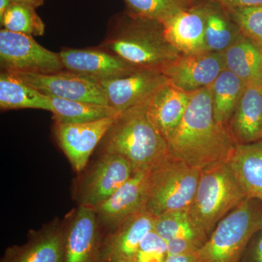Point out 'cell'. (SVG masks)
Returning <instances> with one entry per match:
<instances>
[{
	"mask_svg": "<svg viewBox=\"0 0 262 262\" xmlns=\"http://www.w3.org/2000/svg\"><path fill=\"white\" fill-rule=\"evenodd\" d=\"M0 108L2 111L36 108L52 112L51 98L24 82L18 75L2 71L0 74Z\"/></svg>",
	"mask_w": 262,
	"mask_h": 262,
	"instance_id": "cell-22",
	"label": "cell"
},
{
	"mask_svg": "<svg viewBox=\"0 0 262 262\" xmlns=\"http://www.w3.org/2000/svg\"><path fill=\"white\" fill-rule=\"evenodd\" d=\"M153 230L166 242L170 239L187 238L204 244L208 239L196 229L186 211L167 212L155 216Z\"/></svg>",
	"mask_w": 262,
	"mask_h": 262,
	"instance_id": "cell-27",
	"label": "cell"
},
{
	"mask_svg": "<svg viewBox=\"0 0 262 262\" xmlns=\"http://www.w3.org/2000/svg\"><path fill=\"white\" fill-rule=\"evenodd\" d=\"M226 69L246 84L262 83V49L243 34L225 52Z\"/></svg>",
	"mask_w": 262,
	"mask_h": 262,
	"instance_id": "cell-23",
	"label": "cell"
},
{
	"mask_svg": "<svg viewBox=\"0 0 262 262\" xmlns=\"http://www.w3.org/2000/svg\"><path fill=\"white\" fill-rule=\"evenodd\" d=\"M14 74L31 87L48 96L71 101L108 105L102 88L97 81L75 72L63 70L48 75Z\"/></svg>",
	"mask_w": 262,
	"mask_h": 262,
	"instance_id": "cell-9",
	"label": "cell"
},
{
	"mask_svg": "<svg viewBox=\"0 0 262 262\" xmlns=\"http://www.w3.org/2000/svg\"><path fill=\"white\" fill-rule=\"evenodd\" d=\"M225 69V53L206 51L181 55L162 72L170 84L191 94L211 85Z\"/></svg>",
	"mask_w": 262,
	"mask_h": 262,
	"instance_id": "cell-11",
	"label": "cell"
},
{
	"mask_svg": "<svg viewBox=\"0 0 262 262\" xmlns=\"http://www.w3.org/2000/svg\"><path fill=\"white\" fill-rule=\"evenodd\" d=\"M225 10L235 8L261 6L262 0H209Z\"/></svg>",
	"mask_w": 262,
	"mask_h": 262,
	"instance_id": "cell-33",
	"label": "cell"
},
{
	"mask_svg": "<svg viewBox=\"0 0 262 262\" xmlns=\"http://www.w3.org/2000/svg\"><path fill=\"white\" fill-rule=\"evenodd\" d=\"M253 261L262 262V236L258 238L253 251Z\"/></svg>",
	"mask_w": 262,
	"mask_h": 262,
	"instance_id": "cell-35",
	"label": "cell"
},
{
	"mask_svg": "<svg viewBox=\"0 0 262 262\" xmlns=\"http://www.w3.org/2000/svg\"><path fill=\"white\" fill-rule=\"evenodd\" d=\"M204 5L206 13L205 39L208 51L224 53L241 35L226 10L219 5Z\"/></svg>",
	"mask_w": 262,
	"mask_h": 262,
	"instance_id": "cell-25",
	"label": "cell"
},
{
	"mask_svg": "<svg viewBox=\"0 0 262 262\" xmlns=\"http://www.w3.org/2000/svg\"><path fill=\"white\" fill-rule=\"evenodd\" d=\"M13 3V0H0V19L3 18L5 12Z\"/></svg>",
	"mask_w": 262,
	"mask_h": 262,
	"instance_id": "cell-37",
	"label": "cell"
},
{
	"mask_svg": "<svg viewBox=\"0 0 262 262\" xmlns=\"http://www.w3.org/2000/svg\"><path fill=\"white\" fill-rule=\"evenodd\" d=\"M107 262H136L135 258L119 257L113 258Z\"/></svg>",
	"mask_w": 262,
	"mask_h": 262,
	"instance_id": "cell-38",
	"label": "cell"
},
{
	"mask_svg": "<svg viewBox=\"0 0 262 262\" xmlns=\"http://www.w3.org/2000/svg\"><path fill=\"white\" fill-rule=\"evenodd\" d=\"M201 170L171 157L150 170L146 211L155 216L167 212L189 211Z\"/></svg>",
	"mask_w": 262,
	"mask_h": 262,
	"instance_id": "cell-5",
	"label": "cell"
},
{
	"mask_svg": "<svg viewBox=\"0 0 262 262\" xmlns=\"http://www.w3.org/2000/svg\"><path fill=\"white\" fill-rule=\"evenodd\" d=\"M63 224L51 222L29 234L28 241L5 251L1 262H63Z\"/></svg>",
	"mask_w": 262,
	"mask_h": 262,
	"instance_id": "cell-17",
	"label": "cell"
},
{
	"mask_svg": "<svg viewBox=\"0 0 262 262\" xmlns=\"http://www.w3.org/2000/svg\"><path fill=\"white\" fill-rule=\"evenodd\" d=\"M2 29L29 36H42L46 25L35 8L13 3L0 19Z\"/></svg>",
	"mask_w": 262,
	"mask_h": 262,
	"instance_id": "cell-28",
	"label": "cell"
},
{
	"mask_svg": "<svg viewBox=\"0 0 262 262\" xmlns=\"http://www.w3.org/2000/svg\"><path fill=\"white\" fill-rule=\"evenodd\" d=\"M195 254L179 255V256H168L165 262H194Z\"/></svg>",
	"mask_w": 262,
	"mask_h": 262,
	"instance_id": "cell-34",
	"label": "cell"
},
{
	"mask_svg": "<svg viewBox=\"0 0 262 262\" xmlns=\"http://www.w3.org/2000/svg\"><path fill=\"white\" fill-rule=\"evenodd\" d=\"M246 84L225 69L211 85L215 120L229 127Z\"/></svg>",
	"mask_w": 262,
	"mask_h": 262,
	"instance_id": "cell-24",
	"label": "cell"
},
{
	"mask_svg": "<svg viewBox=\"0 0 262 262\" xmlns=\"http://www.w3.org/2000/svg\"><path fill=\"white\" fill-rule=\"evenodd\" d=\"M229 128L237 144L262 140V83L246 84Z\"/></svg>",
	"mask_w": 262,
	"mask_h": 262,
	"instance_id": "cell-20",
	"label": "cell"
},
{
	"mask_svg": "<svg viewBox=\"0 0 262 262\" xmlns=\"http://www.w3.org/2000/svg\"><path fill=\"white\" fill-rule=\"evenodd\" d=\"M59 55L64 70L97 82L125 77L140 70L98 46L83 49L63 48Z\"/></svg>",
	"mask_w": 262,
	"mask_h": 262,
	"instance_id": "cell-14",
	"label": "cell"
},
{
	"mask_svg": "<svg viewBox=\"0 0 262 262\" xmlns=\"http://www.w3.org/2000/svg\"><path fill=\"white\" fill-rule=\"evenodd\" d=\"M98 48L139 69L163 72L181 56L165 39L163 24L126 11L113 15Z\"/></svg>",
	"mask_w": 262,
	"mask_h": 262,
	"instance_id": "cell-2",
	"label": "cell"
},
{
	"mask_svg": "<svg viewBox=\"0 0 262 262\" xmlns=\"http://www.w3.org/2000/svg\"><path fill=\"white\" fill-rule=\"evenodd\" d=\"M149 99L117 115L100 143L102 154L125 158L134 172L150 171L170 157L168 142L148 117Z\"/></svg>",
	"mask_w": 262,
	"mask_h": 262,
	"instance_id": "cell-3",
	"label": "cell"
},
{
	"mask_svg": "<svg viewBox=\"0 0 262 262\" xmlns=\"http://www.w3.org/2000/svg\"><path fill=\"white\" fill-rule=\"evenodd\" d=\"M167 142L171 158L201 170L230 159L237 143L230 128L215 120L211 85L191 93L184 116Z\"/></svg>",
	"mask_w": 262,
	"mask_h": 262,
	"instance_id": "cell-1",
	"label": "cell"
},
{
	"mask_svg": "<svg viewBox=\"0 0 262 262\" xmlns=\"http://www.w3.org/2000/svg\"><path fill=\"white\" fill-rule=\"evenodd\" d=\"M94 208L79 206L63 224V262H100L101 244Z\"/></svg>",
	"mask_w": 262,
	"mask_h": 262,
	"instance_id": "cell-10",
	"label": "cell"
},
{
	"mask_svg": "<svg viewBox=\"0 0 262 262\" xmlns=\"http://www.w3.org/2000/svg\"><path fill=\"white\" fill-rule=\"evenodd\" d=\"M117 116L82 123L55 122V135L74 170H83Z\"/></svg>",
	"mask_w": 262,
	"mask_h": 262,
	"instance_id": "cell-12",
	"label": "cell"
},
{
	"mask_svg": "<svg viewBox=\"0 0 262 262\" xmlns=\"http://www.w3.org/2000/svg\"><path fill=\"white\" fill-rule=\"evenodd\" d=\"M50 96L55 122L82 123L117 116L119 114L108 105L71 101Z\"/></svg>",
	"mask_w": 262,
	"mask_h": 262,
	"instance_id": "cell-26",
	"label": "cell"
},
{
	"mask_svg": "<svg viewBox=\"0 0 262 262\" xmlns=\"http://www.w3.org/2000/svg\"><path fill=\"white\" fill-rule=\"evenodd\" d=\"M98 82L102 88L108 106L120 115L144 102L170 82L160 71L140 69L125 77Z\"/></svg>",
	"mask_w": 262,
	"mask_h": 262,
	"instance_id": "cell-13",
	"label": "cell"
},
{
	"mask_svg": "<svg viewBox=\"0 0 262 262\" xmlns=\"http://www.w3.org/2000/svg\"><path fill=\"white\" fill-rule=\"evenodd\" d=\"M149 172H134L107 201L94 208L103 225L115 229L130 215L146 209Z\"/></svg>",
	"mask_w": 262,
	"mask_h": 262,
	"instance_id": "cell-15",
	"label": "cell"
},
{
	"mask_svg": "<svg viewBox=\"0 0 262 262\" xmlns=\"http://www.w3.org/2000/svg\"><path fill=\"white\" fill-rule=\"evenodd\" d=\"M155 219L144 209L122 222L103 243L100 262L119 257L135 258L143 239L154 229Z\"/></svg>",
	"mask_w": 262,
	"mask_h": 262,
	"instance_id": "cell-18",
	"label": "cell"
},
{
	"mask_svg": "<svg viewBox=\"0 0 262 262\" xmlns=\"http://www.w3.org/2000/svg\"><path fill=\"white\" fill-rule=\"evenodd\" d=\"M229 162L248 199L262 201V140L237 144Z\"/></svg>",
	"mask_w": 262,
	"mask_h": 262,
	"instance_id": "cell-21",
	"label": "cell"
},
{
	"mask_svg": "<svg viewBox=\"0 0 262 262\" xmlns=\"http://www.w3.org/2000/svg\"><path fill=\"white\" fill-rule=\"evenodd\" d=\"M125 11L140 18L163 24L179 12L189 8L187 0H123Z\"/></svg>",
	"mask_w": 262,
	"mask_h": 262,
	"instance_id": "cell-29",
	"label": "cell"
},
{
	"mask_svg": "<svg viewBox=\"0 0 262 262\" xmlns=\"http://www.w3.org/2000/svg\"><path fill=\"white\" fill-rule=\"evenodd\" d=\"M167 258V242L154 230L143 239L135 256L136 262H165Z\"/></svg>",
	"mask_w": 262,
	"mask_h": 262,
	"instance_id": "cell-31",
	"label": "cell"
},
{
	"mask_svg": "<svg viewBox=\"0 0 262 262\" xmlns=\"http://www.w3.org/2000/svg\"><path fill=\"white\" fill-rule=\"evenodd\" d=\"M246 199L219 222L195 254L194 262H237L253 234L262 229V213Z\"/></svg>",
	"mask_w": 262,
	"mask_h": 262,
	"instance_id": "cell-6",
	"label": "cell"
},
{
	"mask_svg": "<svg viewBox=\"0 0 262 262\" xmlns=\"http://www.w3.org/2000/svg\"><path fill=\"white\" fill-rule=\"evenodd\" d=\"M0 66L12 73H56L64 70L59 53L49 51L32 36L0 30Z\"/></svg>",
	"mask_w": 262,
	"mask_h": 262,
	"instance_id": "cell-7",
	"label": "cell"
},
{
	"mask_svg": "<svg viewBox=\"0 0 262 262\" xmlns=\"http://www.w3.org/2000/svg\"><path fill=\"white\" fill-rule=\"evenodd\" d=\"M225 10L241 34L262 49V5Z\"/></svg>",
	"mask_w": 262,
	"mask_h": 262,
	"instance_id": "cell-30",
	"label": "cell"
},
{
	"mask_svg": "<svg viewBox=\"0 0 262 262\" xmlns=\"http://www.w3.org/2000/svg\"><path fill=\"white\" fill-rule=\"evenodd\" d=\"M162 24L165 39L181 54L208 51L205 39L206 13L204 5L189 7Z\"/></svg>",
	"mask_w": 262,
	"mask_h": 262,
	"instance_id": "cell-16",
	"label": "cell"
},
{
	"mask_svg": "<svg viewBox=\"0 0 262 262\" xmlns=\"http://www.w3.org/2000/svg\"><path fill=\"white\" fill-rule=\"evenodd\" d=\"M134 173L130 163L120 155L103 153L81 182L80 206L95 208L107 201Z\"/></svg>",
	"mask_w": 262,
	"mask_h": 262,
	"instance_id": "cell-8",
	"label": "cell"
},
{
	"mask_svg": "<svg viewBox=\"0 0 262 262\" xmlns=\"http://www.w3.org/2000/svg\"><path fill=\"white\" fill-rule=\"evenodd\" d=\"M248 199L228 161L202 169L188 213L193 225L207 239L222 219Z\"/></svg>",
	"mask_w": 262,
	"mask_h": 262,
	"instance_id": "cell-4",
	"label": "cell"
},
{
	"mask_svg": "<svg viewBox=\"0 0 262 262\" xmlns=\"http://www.w3.org/2000/svg\"><path fill=\"white\" fill-rule=\"evenodd\" d=\"M168 245V256L193 254L203 246V244L194 239L178 238L170 239Z\"/></svg>",
	"mask_w": 262,
	"mask_h": 262,
	"instance_id": "cell-32",
	"label": "cell"
},
{
	"mask_svg": "<svg viewBox=\"0 0 262 262\" xmlns=\"http://www.w3.org/2000/svg\"><path fill=\"white\" fill-rule=\"evenodd\" d=\"M190 99V94L169 82L148 101L146 113L150 121L165 140L178 127Z\"/></svg>",
	"mask_w": 262,
	"mask_h": 262,
	"instance_id": "cell-19",
	"label": "cell"
},
{
	"mask_svg": "<svg viewBox=\"0 0 262 262\" xmlns=\"http://www.w3.org/2000/svg\"><path fill=\"white\" fill-rule=\"evenodd\" d=\"M188 3H189V4L190 5L191 3H192L193 1H194V0H187Z\"/></svg>",
	"mask_w": 262,
	"mask_h": 262,
	"instance_id": "cell-39",
	"label": "cell"
},
{
	"mask_svg": "<svg viewBox=\"0 0 262 262\" xmlns=\"http://www.w3.org/2000/svg\"><path fill=\"white\" fill-rule=\"evenodd\" d=\"M15 3L18 4L28 5V6L32 7V8L37 9L39 7L44 5L46 0H13Z\"/></svg>",
	"mask_w": 262,
	"mask_h": 262,
	"instance_id": "cell-36",
	"label": "cell"
}]
</instances>
